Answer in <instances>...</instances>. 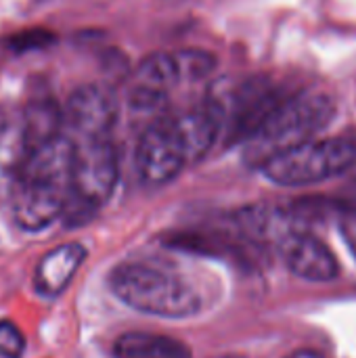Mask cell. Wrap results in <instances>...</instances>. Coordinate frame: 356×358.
I'll list each match as a JSON object with an SVG mask.
<instances>
[{"instance_id":"obj_1","label":"cell","mask_w":356,"mask_h":358,"mask_svg":"<svg viewBox=\"0 0 356 358\" xmlns=\"http://www.w3.org/2000/svg\"><path fill=\"white\" fill-rule=\"evenodd\" d=\"M73 143L61 132L31 149L15 170L13 218L23 231H42L63 216L69 197Z\"/></svg>"},{"instance_id":"obj_2","label":"cell","mask_w":356,"mask_h":358,"mask_svg":"<svg viewBox=\"0 0 356 358\" xmlns=\"http://www.w3.org/2000/svg\"><path fill=\"white\" fill-rule=\"evenodd\" d=\"M336 117V101L323 92H298L287 96L243 141V162L260 168L271 157L313 141Z\"/></svg>"},{"instance_id":"obj_3","label":"cell","mask_w":356,"mask_h":358,"mask_svg":"<svg viewBox=\"0 0 356 358\" xmlns=\"http://www.w3.org/2000/svg\"><path fill=\"white\" fill-rule=\"evenodd\" d=\"M113 296L136 313L157 319H189L201 310V298L178 275L147 262H124L109 273Z\"/></svg>"},{"instance_id":"obj_4","label":"cell","mask_w":356,"mask_h":358,"mask_svg":"<svg viewBox=\"0 0 356 358\" xmlns=\"http://www.w3.org/2000/svg\"><path fill=\"white\" fill-rule=\"evenodd\" d=\"M120 176L118 151L111 136L73 143L69 197L63 218L69 224L88 220L111 197Z\"/></svg>"},{"instance_id":"obj_5","label":"cell","mask_w":356,"mask_h":358,"mask_svg":"<svg viewBox=\"0 0 356 358\" xmlns=\"http://www.w3.org/2000/svg\"><path fill=\"white\" fill-rule=\"evenodd\" d=\"M353 166H356L355 141L313 138L271 157L258 170L279 187H306L340 176Z\"/></svg>"},{"instance_id":"obj_6","label":"cell","mask_w":356,"mask_h":358,"mask_svg":"<svg viewBox=\"0 0 356 358\" xmlns=\"http://www.w3.org/2000/svg\"><path fill=\"white\" fill-rule=\"evenodd\" d=\"M189 164V153L174 117H157L145 128L136 145V172L145 185H166Z\"/></svg>"},{"instance_id":"obj_7","label":"cell","mask_w":356,"mask_h":358,"mask_svg":"<svg viewBox=\"0 0 356 358\" xmlns=\"http://www.w3.org/2000/svg\"><path fill=\"white\" fill-rule=\"evenodd\" d=\"M118 122V96L105 84L78 88L63 109V134L71 143L111 136Z\"/></svg>"},{"instance_id":"obj_8","label":"cell","mask_w":356,"mask_h":358,"mask_svg":"<svg viewBox=\"0 0 356 358\" xmlns=\"http://www.w3.org/2000/svg\"><path fill=\"white\" fill-rule=\"evenodd\" d=\"M180 73L172 52H157L141 61L134 71L128 101L136 111H157L166 105L168 94L180 84Z\"/></svg>"},{"instance_id":"obj_9","label":"cell","mask_w":356,"mask_h":358,"mask_svg":"<svg viewBox=\"0 0 356 358\" xmlns=\"http://www.w3.org/2000/svg\"><path fill=\"white\" fill-rule=\"evenodd\" d=\"M277 252L281 254L285 266L300 279L325 283L334 281L340 273L336 256L304 229L294 231L281 239L277 243Z\"/></svg>"},{"instance_id":"obj_10","label":"cell","mask_w":356,"mask_h":358,"mask_svg":"<svg viewBox=\"0 0 356 358\" xmlns=\"http://www.w3.org/2000/svg\"><path fill=\"white\" fill-rule=\"evenodd\" d=\"M88 252L82 243L71 241L46 252L34 271V287L42 298L61 296L84 264Z\"/></svg>"},{"instance_id":"obj_11","label":"cell","mask_w":356,"mask_h":358,"mask_svg":"<svg viewBox=\"0 0 356 358\" xmlns=\"http://www.w3.org/2000/svg\"><path fill=\"white\" fill-rule=\"evenodd\" d=\"M23 134L27 143V153L63 132V109L57 105L55 96L46 90H36L19 109Z\"/></svg>"},{"instance_id":"obj_12","label":"cell","mask_w":356,"mask_h":358,"mask_svg":"<svg viewBox=\"0 0 356 358\" xmlns=\"http://www.w3.org/2000/svg\"><path fill=\"white\" fill-rule=\"evenodd\" d=\"M115 358H191V350L176 338L149 334V331H128L122 334L113 344Z\"/></svg>"},{"instance_id":"obj_13","label":"cell","mask_w":356,"mask_h":358,"mask_svg":"<svg viewBox=\"0 0 356 358\" xmlns=\"http://www.w3.org/2000/svg\"><path fill=\"white\" fill-rule=\"evenodd\" d=\"M27 155V143L23 134L21 113L8 107H0V166L4 170H17Z\"/></svg>"},{"instance_id":"obj_14","label":"cell","mask_w":356,"mask_h":358,"mask_svg":"<svg viewBox=\"0 0 356 358\" xmlns=\"http://www.w3.org/2000/svg\"><path fill=\"white\" fill-rule=\"evenodd\" d=\"M172 55H174L180 80H204L216 67V57L201 48H187V50L172 52Z\"/></svg>"},{"instance_id":"obj_15","label":"cell","mask_w":356,"mask_h":358,"mask_svg":"<svg viewBox=\"0 0 356 358\" xmlns=\"http://www.w3.org/2000/svg\"><path fill=\"white\" fill-rule=\"evenodd\" d=\"M55 42H57L55 31L44 29V27H29V29H21V31H15L13 36H8V38L4 40V46H6L10 52L23 55V52L48 48V46L55 44Z\"/></svg>"},{"instance_id":"obj_16","label":"cell","mask_w":356,"mask_h":358,"mask_svg":"<svg viewBox=\"0 0 356 358\" xmlns=\"http://www.w3.org/2000/svg\"><path fill=\"white\" fill-rule=\"evenodd\" d=\"M25 352V336L13 321H0V357L21 358Z\"/></svg>"},{"instance_id":"obj_17","label":"cell","mask_w":356,"mask_h":358,"mask_svg":"<svg viewBox=\"0 0 356 358\" xmlns=\"http://www.w3.org/2000/svg\"><path fill=\"white\" fill-rule=\"evenodd\" d=\"M340 231H342L344 241L348 243L350 252L355 254V258H356V216L355 214H350V216H346V218L342 220Z\"/></svg>"},{"instance_id":"obj_18","label":"cell","mask_w":356,"mask_h":358,"mask_svg":"<svg viewBox=\"0 0 356 358\" xmlns=\"http://www.w3.org/2000/svg\"><path fill=\"white\" fill-rule=\"evenodd\" d=\"M342 208H346L350 214H355L356 216V182L348 189V191H344V195H342Z\"/></svg>"},{"instance_id":"obj_19","label":"cell","mask_w":356,"mask_h":358,"mask_svg":"<svg viewBox=\"0 0 356 358\" xmlns=\"http://www.w3.org/2000/svg\"><path fill=\"white\" fill-rule=\"evenodd\" d=\"M285 358H325L323 355H319V352H315V350H298V352H294V355H290V357Z\"/></svg>"},{"instance_id":"obj_20","label":"cell","mask_w":356,"mask_h":358,"mask_svg":"<svg viewBox=\"0 0 356 358\" xmlns=\"http://www.w3.org/2000/svg\"><path fill=\"white\" fill-rule=\"evenodd\" d=\"M216 358H245V357H239V355H225V357H216Z\"/></svg>"}]
</instances>
